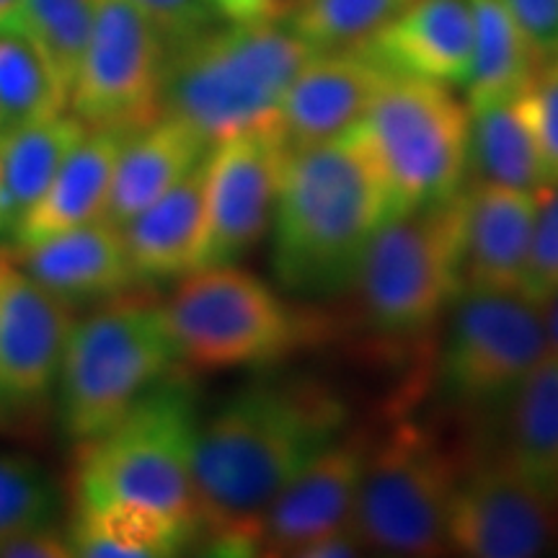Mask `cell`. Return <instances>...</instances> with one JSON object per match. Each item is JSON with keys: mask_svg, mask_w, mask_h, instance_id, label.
Wrapping results in <instances>:
<instances>
[{"mask_svg": "<svg viewBox=\"0 0 558 558\" xmlns=\"http://www.w3.org/2000/svg\"><path fill=\"white\" fill-rule=\"evenodd\" d=\"M344 422V403L316 380L259 383L199 418L194 512L202 546L218 556H254L271 501Z\"/></svg>", "mask_w": 558, "mask_h": 558, "instance_id": "cell-1", "label": "cell"}, {"mask_svg": "<svg viewBox=\"0 0 558 558\" xmlns=\"http://www.w3.org/2000/svg\"><path fill=\"white\" fill-rule=\"evenodd\" d=\"M399 209L360 124L288 153L271 220L279 290L305 300L349 292L373 235Z\"/></svg>", "mask_w": 558, "mask_h": 558, "instance_id": "cell-2", "label": "cell"}, {"mask_svg": "<svg viewBox=\"0 0 558 558\" xmlns=\"http://www.w3.org/2000/svg\"><path fill=\"white\" fill-rule=\"evenodd\" d=\"M313 52L275 19L222 21L169 52L160 114L190 124L209 143L277 117L279 104Z\"/></svg>", "mask_w": 558, "mask_h": 558, "instance_id": "cell-3", "label": "cell"}, {"mask_svg": "<svg viewBox=\"0 0 558 558\" xmlns=\"http://www.w3.org/2000/svg\"><path fill=\"white\" fill-rule=\"evenodd\" d=\"M197 390L179 365L101 435L75 445L73 505H137L197 522Z\"/></svg>", "mask_w": 558, "mask_h": 558, "instance_id": "cell-4", "label": "cell"}, {"mask_svg": "<svg viewBox=\"0 0 558 558\" xmlns=\"http://www.w3.org/2000/svg\"><path fill=\"white\" fill-rule=\"evenodd\" d=\"M179 365L156 303L114 298L75 318L52 403L60 435L73 448L101 435Z\"/></svg>", "mask_w": 558, "mask_h": 558, "instance_id": "cell-5", "label": "cell"}, {"mask_svg": "<svg viewBox=\"0 0 558 558\" xmlns=\"http://www.w3.org/2000/svg\"><path fill=\"white\" fill-rule=\"evenodd\" d=\"M160 308L186 369L269 365L313 339V316L239 264L192 271Z\"/></svg>", "mask_w": 558, "mask_h": 558, "instance_id": "cell-6", "label": "cell"}, {"mask_svg": "<svg viewBox=\"0 0 558 558\" xmlns=\"http://www.w3.org/2000/svg\"><path fill=\"white\" fill-rule=\"evenodd\" d=\"M460 469L418 424H399L369 445L354 527L362 546L386 556L448 554V518Z\"/></svg>", "mask_w": 558, "mask_h": 558, "instance_id": "cell-7", "label": "cell"}, {"mask_svg": "<svg viewBox=\"0 0 558 558\" xmlns=\"http://www.w3.org/2000/svg\"><path fill=\"white\" fill-rule=\"evenodd\" d=\"M452 199L399 209L369 241L349 290L375 337L424 339L456 300Z\"/></svg>", "mask_w": 558, "mask_h": 558, "instance_id": "cell-8", "label": "cell"}, {"mask_svg": "<svg viewBox=\"0 0 558 558\" xmlns=\"http://www.w3.org/2000/svg\"><path fill=\"white\" fill-rule=\"evenodd\" d=\"M360 128L401 209L445 205L463 190L469 107L450 86L388 75Z\"/></svg>", "mask_w": 558, "mask_h": 558, "instance_id": "cell-9", "label": "cell"}, {"mask_svg": "<svg viewBox=\"0 0 558 558\" xmlns=\"http://www.w3.org/2000/svg\"><path fill=\"white\" fill-rule=\"evenodd\" d=\"M448 311L439 386L460 409L501 407L550 352L543 305L522 292H465Z\"/></svg>", "mask_w": 558, "mask_h": 558, "instance_id": "cell-10", "label": "cell"}, {"mask_svg": "<svg viewBox=\"0 0 558 558\" xmlns=\"http://www.w3.org/2000/svg\"><path fill=\"white\" fill-rule=\"evenodd\" d=\"M169 47L124 0H96V21L68 111L83 128L137 130L160 114Z\"/></svg>", "mask_w": 558, "mask_h": 558, "instance_id": "cell-11", "label": "cell"}, {"mask_svg": "<svg viewBox=\"0 0 558 558\" xmlns=\"http://www.w3.org/2000/svg\"><path fill=\"white\" fill-rule=\"evenodd\" d=\"M284 160L275 120L213 145L197 269L239 264L259 246L275 220Z\"/></svg>", "mask_w": 558, "mask_h": 558, "instance_id": "cell-12", "label": "cell"}, {"mask_svg": "<svg viewBox=\"0 0 558 558\" xmlns=\"http://www.w3.org/2000/svg\"><path fill=\"white\" fill-rule=\"evenodd\" d=\"M75 311L9 264L0 298V414L21 432L50 414Z\"/></svg>", "mask_w": 558, "mask_h": 558, "instance_id": "cell-13", "label": "cell"}, {"mask_svg": "<svg viewBox=\"0 0 558 558\" xmlns=\"http://www.w3.org/2000/svg\"><path fill=\"white\" fill-rule=\"evenodd\" d=\"M558 538V499L505 458L460 476L448 518V548L473 558L541 556Z\"/></svg>", "mask_w": 558, "mask_h": 558, "instance_id": "cell-14", "label": "cell"}, {"mask_svg": "<svg viewBox=\"0 0 558 558\" xmlns=\"http://www.w3.org/2000/svg\"><path fill=\"white\" fill-rule=\"evenodd\" d=\"M541 194L463 184L452 199V275L465 292H520Z\"/></svg>", "mask_w": 558, "mask_h": 558, "instance_id": "cell-15", "label": "cell"}, {"mask_svg": "<svg viewBox=\"0 0 558 558\" xmlns=\"http://www.w3.org/2000/svg\"><path fill=\"white\" fill-rule=\"evenodd\" d=\"M369 442L360 432L337 437L282 488L264 514L256 554L295 556L318 535L354 525Z\"/></svg>", "mask_w": 558, "mask_h": 558, "instance_id": "cell-16", "label": "cell"}, {"mask_svg": "<svg viewBox=\"0 0 558 558\" xmlns=\"http://www.w3.org/2000/svg\"><path fill=\"white\" fill-rule=\"evenodd\" d=\"M388 73L360 52H316L284 90L275 124L288 153L329 143L365 120Z\"/></svg>", "mask_w": 558, "mask_h": 558, "instance_id": "cell-17", "label": "cell"}, {"mask_svg": "<svg viewBox=\"0 0 558 558\" xmlns=\"http://www.w3.org/2000/svg\"><path fill=\"white\" fill-rule=\"evenodd\" d=\"M354 52L388 75L463 86L473 54L471 0H414Z\"/></svg>", "mask_w": 558, "mask_h": 558, "instance_id": "cell-18", "label": "cell"}, {"mask_svg": "<svg viewBox=\"0 0 558 558\" xmlns=\"http://www.w3.org/2000/svg\"><path fill=\"white\" fill-rule=\"evenodd\" d=\"M5 256L73 311L122 298L137 284L122 230L107 220L62 230Z\"/></svg>", "mask_w": 558, "mask_h": 558, "instance_id": "cell-19", "label": "cell"}, {"mask_svg": "<svg viewBox=\"0 0 558 558\" xmlns=\"http://www.w3.org/2000/svg\"><path fill=\"white\" fill-rule=\"evenodd\" d=\"M207 163L209 156L120 228L137 284L179 282L197 269Z\"/></svg>", "mask_w": 558, "mask_h": 558, "instance_id": "cell-20", "label": "cell"}, {"mask_svg": "<svg viewBox=\"0 0 558 558\" xmlns=\"http://www.w3.org/2000/svg\"><path fill=\"white\" fill-rule=\"evenodd\" d=\"M130 132L132 130L86 128L83 137L62 160L60 171L54 173L50 190L41 194L37 207L24 220L5 254H16V251L32 246L47 235L62 233V230L104 220L117 158H120Z\"/></svg>", "mask_w": 558, "mask_h": 558, "instance_id": "cell-21", "label": "cell"}, {"mask_svg": "<svg viewBox=\"0 0 558 558\" xmlns=\"http://www.w3.org/2000/svg\"><path fill=\"white\" fill-rule=\"evenodd\" d=\"M213 145L190 124L166 114H158L153 122L132 130L117 158L104 220L122 228L140 209L156 202L194 166H199Z\"/></svg>", "mask_w": 558, "mask_h": 558, "instance_id": "cell-22", "label": "cell"}, {"mask_svg": "<svg viewBox=\"0 0 558 558\" xmlns=\"http://www.w3.org/2000/svg\"><path fill=\"white\" fill-rule=\"evenodd\" d=\"M65 533L70 556L83 558H166L199 541L194 520L122 501L73 505Z\"/></svg>", "mask_w": 558, "mask_h": 558, "instance_id": "cell-23", "label": "cell"}, {"mask_svg": "<svg viewBox=\"0 0 558 558\" xmlns=\"http://www.w3.org/2000/svg\"><path fill=\"white\" fill-rule=\"evenodd\" d=\"M83 132L86 128L65 111L0 140V254L11 248Z\"/></svg>", "mask_w": 558, "mask_h": 558, "instance_id": "cell-24", "label": "cell"}, {"mask_svg": "<svg viewBox=\"0 0 558 558\" xmlns=\"http://www.w3.org/2000/svg\"><path fill=\"white\" fill-rule=\"evenodd\" d=\"M465 184H494L543 194L546 171L522 99L469 104Z\"/></svg>", "mask_w": 558, "mask_h": 558, "instance_id": "cell-25", "label": "cell"}, {"mask_svg": "<svg viewBox=\"0 0 558 558\" xmlns=\"http://www.w3.org/2000/svg\"><path fill=\"white\" fill-rule=\"evenodd\" d=\"M505 407L501 456L514 471L558 499V352L535 365Z\"/></svg>", "mask_w": 558, "mask_h": 558, "instance_id": "cell-26", "label": "cell"}, {"mask_svg": "<svg viewBox=\"0 0 558 558\" xmlns=\"http://www.w3.org/2000/svg\"><path fill=\"white\" fill-rule=\"evenodd\" d=\"M473 54L463 88L469 104L518 99L541 62L507 11L505 0H471Z\"/></svg>", "mask_w": 558, "mask_h": 558, "instance_id": "cell-27", "label": "cell"}, {"mask_svg": "<svg viewBox=\"0 0 558 558\" xmlns=\"http://www.w3.org/2000/svg\"><path fill=\"white\" fill-rule=\"evenodd\" d=\"M68 94L26 32L0 24V140L65 114Z\"/></svg>", "mask_w": 558, "mask_h": 558, "instance_id": "cell-28", "label": "cell"}, {"mask_svg": "<svg viewBox=\"0 0 558 558\" xmlns=\"http://www.w3.org/2000/svg\"><path fill=\"white\" fill-rule=\"evenodd\" d=\"M414 0H303L290 29L313 52H354Z\"/></svg>", "mask_w": 558, "mask_h": 558, "instance_id": "cell-29", "label": "cell"}, {"mask_svg": "<svg viewBox=\"0 0 558 558\" xmlns=\"http://www.w3.org/2000/svg\"><path fill=\"white\" fill-rule=\"evenodd\" d=\"M96 21V0H21L16 24L26 32L70 99Z\"/></svg>", "mask_w": 558, "mask_h": 558, "instance_id": "cell-30", "label": "cell"}, {"mask_svg": "<svg viewBox=\"0 0 558 558\" xmlns=\"http://www.w3.org/2000/svg\"><path fill=\"white\" fill-rule=\"evenodd\" d=\"M62 488L37 458L0 448V541L19 530L62 522Z\"/></svg>", "mask_w": 558, "mask_h": 558, "instance_id": "cell-31", "label": "cell"}, {"mask_svg": "<svg viewBox=\"0 0 558 558\" xmlns=\"http://www.w3.org/2000/svg\"><path fill=\"white\" fill-rule=\"evenodd\" d=\"M520 292L538 305H546L558 292V184L541 194Z\"/></svg>", "mask_w": 558, "mask_h": 558, "instance_id": "cell-32", "label": "cell"}, {"mask_svg": "<svg viewBox=\"0 0 558 558\" xmlns=\"http://www.w3.org/2000/svg\"><path fill=\"white\" fill-rule=\"evenodd\" d=\"M124 3H130L148 21L169 52L228 21L213 0H124Z\"/></svg>", "mask_w": 558, "mask_h": 558, "instance_id": "cell-33", "label": "cell"}, {"mask_svg": "<svg viewBox=\"0 0 558 558\" xmlns=\"http://www.w3.org/2000/svg\"><path fill=\"white\" fill-rule=\"evenodd\" d=\"M520 99L538 143L548 186L558 184V58L543 62Z\"/></svg>", "mask_w": 558, "mask_h": 558, "instance_id": "cell-34", "label": "cell"}, {"mask_svg": "<svg viewBox=\"0 0 558 558\" xmlns=\"http://www.w3.org/2000/svg\"><path fill=\"white\" fill-rule=\"evenodd\" d=\"M505 5L541 65L558 58V0H505Z\"/></svg>", "mask_w": 558, "mask_h": 558, "instance_id": "cell-35", "label": "cell"}, {"mask_svg": "<svg viewBox=\"0 0 558 558\" xmlns=\"http://www.w3.org/2000/svg\"><path fill=\"white\" fill-rule=\"evenodd\" d=\"M70 543L62 522L19 530L0 541V558H68Z\"/></svg>", "mask_w": 558, "mask_h": 558, "instance_id": "cell-36", "label": "cell"}, {"mask_svg": "<svg viewBox=\"0 0 558 558\" xmlns=\"http://www.w3.org/2000/svg\"><path fill=\"white\" fill-rule=\"evenodd\" d=\"M362 550H365V546H362L357 527L344 525L308 541L305 546H300L295 550V556L298 558H344V556H357Z\"/></svg>", "mask_w": 558, "mask_h": 558, "instance_id": "cell-37", "label": "cell"}, {"mask_svg": "<svg viewBox=\"0 0 558 558\" xmlns=\"http://www.w3.org/2000/svg\"><path fill=\"white\" fill-rule=\"evenodd\" d=\"M228 21H264L271 19L264 0H213ZM277 21V19H275Z\"/></svg>", "mask_w": 558, "mask_h": 558, "instance_id": "cell-38", "label": "cell"}, {"mask_svg": "<svg viewBox=\"0 0 558 558\" xmlns=\"http://www.w3.org/2000/svg\"><path fill=\"white\" fill-rule=\"evenodd\" d=\"M543 318H546L550 352H558V292L543 305Z\"/></svg>", "mask_w": 558, "mask_h": 558, "instance_id": "cell-39", "label": "cell"}, {"mask_svg": "<svg viewBox=\"0 0 558 558\" xmlns=\"http://www.w3.org/2000/svg\"><path fill=\"white\" fill-rule=\"evenodd\" d=\"M264 3H267V9H269V13H271V19H284V16H290L292 11L298 9L300 3H303V0H264Z\"/></svg>", "mask_w": 558, "mask_h": 558, "instance_id": "cell-40", "label": "cell"}, {"mask_svg": "<svg viewBox=\"0 0 558 558\" xmlns=\"http://www.w3.org/2000/svg\"><path fill=\"white\" fill-rule=\"evenodd\" d=\"M21 0H0V24H13L19 19Z\"/></svg>", "mask_w": 558, "mask_h": 558, "instance_id": "cell-41", "label": "cell"}, {"mask_svg": "<svg viewBox=\"0 0 558 558\" xmlns=\"http://www.w3.org/2000/svg\"><path fill=\"white\" fill-rule=\"evenodd\" d=\"M9 264H11L9 256H5V254H0V298H3V288H5V275H9ZM0 432H5L3 414H0Z\"/></svg>", "mask_w": 558, "mask_h": 558, "instance_id": "cell-42", "label": "cell"}]
</instances>
